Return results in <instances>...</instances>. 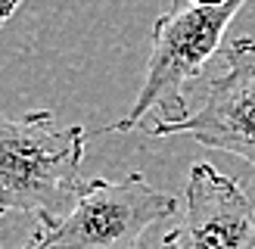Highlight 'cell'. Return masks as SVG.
<instances>
[{"label": "cell", "mask_w": 255, "mask_h": 249, "mask_svg": "<svg viewBox=\"0 0 255 249\" xmlns=\"http://www.w3.org/2000/svg\"><path fill=\"white\" fill-rule=\"evenodd\" d=\"M243 6L246 0H171L152 25V50L131 112L106 131H134L156 109L159 119H184L187 87L221 50L227 25Z\"/></svg>", "instance_id": "obj_1"}, {"label": "cell", "mask_w": 255, "mask_h": 249, "mask_svg": "<svg viewBox=\"0 0 255 249\" xmlns=\"http://www.w3.org/2000/svg\"><path fill=\"white\" fill-rule=\"evenodd\" d=\"M87 131L59 128L47 109L0 119V215L22 212L37 221L59 218L81 190Z\"/></svg>", "instance_id": "obj_2"}, {"label": "cell", "mask_w": 255, "mask_h": 249, "mask_svg": "<svg viewBox=\"0 0 255 249\" xmlns=\"http://www.w3.org/2000/svg\"><path fill=\"white\" fill-rule=\"evenodd\" d=\"M174 212L177 199L156 190L140 171L122 181L91 178L66 215L37 221L22 249H140V237Z\"/></svg>", "instance_id": "obj_3"}, {"label": "cell", "mask_w": 255, "mask_h": 249, "mask_svg": "<svg viewBox=\"0 0 255 249\" xmlns=\"http://www.w3.org/2000/svg\"><path fill=\"white\" fill-rule=\"evenodd\" d=\"M149 137L187 134L209 149L240 156L255 171V37L224 47V72L206 81L202 103L184 119L152 116L140 124Z\"/></svg>", "instance_id": "obj_4"}, {"label": "cell", "mask_w": 255, "mask_h": 249, "mask_svg": "<svg viewBox=\"0 0 255 249\" xmlns=\"http://www.w3.org/2000/svg\"><path fill=\"white\" fill-rule=\"evenodd\" d=\"M165 249H255V203L212 162H196L184 187V218Z\"/></svg>", "instance_id": "obj_5"}, {"label": "cell", "mask_w": 255, "mask_h": 249, "mask_svg": "<svg viewBox=\"0 0 255 249\" xmlns=\"http://www.w3.org/2000/svg\"><path fill=\"white\" fill-rule=\"evenodd\" d=\"M19 3H22V0H0V28L12 19V12L19 9Z\"/></svg>", "instance_id": "obj_6"}]
</instances>
